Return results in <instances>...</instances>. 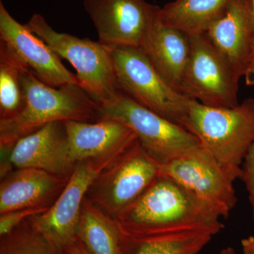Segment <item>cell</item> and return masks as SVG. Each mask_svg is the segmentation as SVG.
Instances as JSON below:
<instances>
[{
	"label": "cell",
	"mask_w": 254,
	"mask_h": 254,
	"mask_svg": "<svg viewBox=\"0 0 254 254\" xmlns=\"http://www.w3.org/2000/svg\"><path fill=\"white\" fill-rule=\"evenodd\" d=\"M225 218L216 207L171 177L160 176L123 210L119 225L129 236H151L182 232L217 235Z\"/></svg>",
	"instance_id": "6da1fadb"
},
{
	"label": "cell",
	"mask_w": 254,
	"mask_h": 254,
	"mask_svg": "<svg viewBox=\"0 0 254 254\" xmlns=\"http://www.w3.org/2000/svg\"><path fill=\"white\" fill-rule=\"evenodd\" d=\"M185 128L232 181L240 178L242 165L254 141V100L234 108H211L190 99Z\"/></svg>",
	"instance_id": "7a4b0ae2"
},
{
	"label": "cell",
	"mask_w": 254,
	"mask_h": 254,
	"mask_svg": "<svg viewBox=\"0 0 254 254\" xmlns=\"http://www.w3.org/2000/svg\"><path fill=\"white\" fill-rule=\"evenodd\" d=\"M25 103L13 118L0 121L1 148L14 145L19 138L56 122H83L99 113V106L78 84L61 88L48 86L29 68L22 73Z\"/></svg>",
	"instance_id": "3957f363"
},
{
	"label": "cell",
	"mask_w": 254,
	"mask_h": 254,
	"mask_svg": "<svg viewBox=\"0 0 254 254\" xmlns=\"http://www.w3.org/2000/svg\"><path fill=\"white\" fill-rule=\"evenodd\" d=\"M26 25L60 58L72 65L80 86L99 108L111 105L123 94L110 47L89 38L56 31L39 14H33Z\"/></svg>",
	"instance_id": "277c9868"
},
{
	"label": "cell",
	"mask_w": 254,
	"mask_h": 254,
	"mask_svg": "<svg viewBox=\"0 0 254 254\" xmlns=\"http://www.w3.org/2000/svg\"><path fill=\"white\" fill-rule=\"evenodd\" d=\"M122 92L147 109L185 128L190 98L169 86L141 48H110Z\"/></svg>",
	"instance_id": "5b68a950"
},
{
	"label": "cell",
	"mask_w": 254,
	"mask_h": 254,
	"mask_svg": "<svg viewBox=\"0 0 254 254\" xmlns=\"http://www.w3.org/2000/svg\"><path fill=\"white\" fill-rule=\"evenodd\" d=\"M99 115L128 127L141 146L160 163L201 147L198 138L186 128L147 109L124 93L113 104L99 108Z\"/></svg>",
	"instance_id": "8992f818"
},
{
	"label": "cell",
	"mask_w": 254,
	"mask_h": 254,
	"mask_svg": "<svg viewBox=\"0 0 254 254\" xmlns=\"http://www.w3.org/2000/svg\"><path fill=\"white\" fill-rule=\"evenodd\" d=\"M190 37L191 51L183 94L211 108L238 105V78L203 33Z\"/></svg>",
	"instance_id": "52a82bcc"
},
{
	"label": "cell",
	"mask_w": 254,
	"mask_h": 254,
	"mask_svg": "<svg viewBox=\"0 0 254 254\" xmlns=\"http://www.w3.org/2000/svg\"><path fill=\"white\" fill-rule=\"evenodd\" d=\"M98 41L110 48H141L160 7L145 0H83Z\"/></svg>",
	"instance_id": "ba28073f"
},
{
	"label": "cell",
	"mask_w": 254,
	"mask_h": 254,
	"mask_svg": "<svg viewBox=\"0 0 254 254\" xmlns=\"http://www.w3.org/2000/svg\"><path fill=\"white\" fill-rule=\"evenodd\" d=\"M160 173L216 207L225 218L237 204L234 182L202 146L160 163Z\"/></svg>",
	"instance_id": "9c48e42d"
},
{
	"label": "cell",
	"mask_w": 254,
	"mask_h": 254,
	"mask_svg": "<svg viewBox=\"0 0 254 254\" xmlns=\"http://www.w3.org/2000/svg\"><path fill=\"white\" fill-rule=\"evenodd\" d=\"M203 34L236 77H245L254 53L252 0H231Z\"/></svg>",
	"instance_id": "30bf717a"
},
{
	"label": "cell",
	"mask_w": 254,
	"mask_h": 254,
	"mask_svg": "<svg viewBox=\"0 0 254 254\" xmlns=\"http://www.w3.org/2000/svg\"><path fill=\"white\" fill-rule=\"evenodd\" d=\"M0 40L11 47L38 79L55 88L78 84L60 58L26 24L18 22L0 1ZM80 86V85H79Z\"/></svg>",
	"instance_id": "8fae6325"
},
{
	"label": "cell",
	"mask_w": 254,
	"mask_h": 254,
	"mask_svg": "<svg viewBox=\"0 0 254 254\" xmlns=\"http://www.w3.org/2000/svg\"><path fill=\"white\" fill-rule=\"evenodd\" d=\"M99 170L91 164L78 165L54 205L32 218L31 226L56 247L64 250L78 240L82 200Z\"/></svg>",
	"instance_id": "7c38bea8"
},
{
	"label": "cell",
	"mask_w": 254,
	"mask_h": 254,
	"mask_svg": "<svg viewBox=\"0 0 254 254\" xmlns=\"http://www.w3.org/2000/svg\"><path fill=\"white\" fill-rule=\"evenodd\" d=\"M141 48L164 81L183 94L191 51L190 35L162 22L157 15Z\"/></svg>",
	"instance_id": "4fadbf2b"
},
{
	"label": "cell",
	"mask_w": 254,
	"mask_h": 254,
	"mask_svg": "<svg viewBox=\"0 0 254 254\" xmlns=\"http://www.w3.org/2000/svg\"><path fill=\"white\" fill-rule=\"evenodd\" d=\"M103 119L94 124L64 122L71 163L110 153L123 154L136 141V135L126 125L113 119Z\"/></svg>",
	"instance_id": "5bb4252c"
},
{
	"label": "cell",
	"mask_w": 254,
	"mask_h": 254,
	"mask_svg": "<svg viewBox=\"0 0 254 254\" xmlns=\"http://www.w3.org/2000/svg\"><path fill=\"white\" fill-rule=\"evenodd\" d=\"M10 160L18 168L64 173L72 163L68 156L64 122L48 124L19 138L13 146Z\"/></svg>",
	"instance_id": "9a60e30c"
},
{
	"label": "cell",
	"mask_w": 254,
	"mask_h": 254,
	"mask_svg": "<svg viewBox=\"0 0 254 254\" xmlns=\"http://www.w3.org/2000/svg\"><path fill=\"white\" fill-rule=\"evenodd\" d=\"M160 174V163L136 140L125 152L124 159L112 179L110 197L113 208L123 211L154 182Z\"/></svg>",
	"instance_id": "2e32d148"
},
{
	"label": "cell",
	"mask_w": 254,
	"mask_h": 254,
	"mask_svg": "<svg viewBox=\"0 0 254 254\" xmlns=\"http://www.w3.org/2000/svg\"><path fill=\"white\" fill-rule=\"evenodd\" d=\"M53 174L36 168H20L1 185V214L27 208L56 186Z\"/></svg>",
	"instance_id": "e0dca14e"
},
{
	"label": "cell",
	"mask_w": 254,
	"mask_h": 254,
	"mask_svg": "<svg viewBox=\"0 0 254 254\" xmlns=\"http://www.w3.org/2000/svg\"><path fill=\"white\" fill-rule=\"evenodd\" d=\"M231 0H175L160 8L162 22L190 36L203 34L220 17Z\"/></svg>",
	"instance_id": "ac0fdd59"
},
{
	"label": "cell",
	"mask_w": 254,
	"mask_h": 254,
	"mask_svg": "<svg viewBox=\"0 0 254 254\" xmlns=\"http://www.w3.org/2000/svg\"><path fill=\"white\" fill-rule=\"evenodd\" d=\"M212 237L203 232L151 236H129L122 233L121 254H198Z\"/></svg>",
	"instance_id": "d6986e66"
},
{
	"label": "cell",
	"mask_w": 254,
	"mask_h": 254,
	"mask_svg": "<svg viewBox=\"0 0 254 254\" xmlns=\"http://www.w3.org/2000/svg\"><path fill=\"white\" fill-rule=\"evenodd\" d=\"M28 66L5 42L0 40L1 120L13 118L24 106L22 73Z\"/></svg>",
	"instance_id": "ffe728a7"
},
{
	"label": "cell",
	"mask_w": 254,
	"mask_h": 254,
	"mask_svg": "<svg viewBox=\"0 0 254 254\" xmlns=\"http://www.w3.org/2000/svg\"><path fill=\"white\" fill-rule=\"evenodd\" d=\"M122 232L119 225L88 209L80 220L78 240L91 254H121Z\"/></svg>",
	"instance_id": "44dd1931"
},
{
	"label": "cell",
	"mask_w": 254,
	"mask_h": 254,
	"mask_svg": "<svg viewBox=\"0 0 254 254\" xmlns=\"http://www.w3.org/2000/svg\"><path fill=\"white\" fill-rule=\"evenodd\" d=\"M0 254H66L33 227L3 237Z\"/></svg>",
	"instance_id": "7402d4cb"
},
{
	"label": "cell",
	"mask_w": 254,
	"mask_h": 254,
	"mask_svg": "<svg viewBox=\"0 0 254 254\" xmlns=\"http://www.w3.org/2000/svg\"><path fill=\"white\" fill-rule=\"evenodd\" d=\"M46 210L47 209L25 208L1 214L0 218V235L1 237L9 235L26 217L32 214H41Z\"/></svg>",
	"instance_id": "603a6c76"
},
{
	"label": "cell",
	"mask_w": 254,
	"mask_h": 254,
	"mask_svg": "<svg viewBox=\"0 0 254 254\" xmlns=\"http://www.w3.org/2000/svg\"><path fill=\"white\" fill-rule=\"evenodd\" d=\"M240 179L245 183L248 191L252 216L254 219V141L251 145L242 163Z\"/></svg>",
	"instance_id": "cb8c5ba5"
},
{
	"label": "cell",
	"mask_w": 254,
	"mask_h": 254,
	"mask_svg": "<svg viewBox=\"0 0 254 254\" xmlns=\"http://www.w3.org/2000/svg\"><path fill=\"white\" fill-rule=\"evenodd\" d=\"M66 254H91L86 250L84 245L77 240L71 245L68 246L64 249Z\"/></svg>",
	"instance_id": "d4e9b609"
},
{
	"label": "cell",
	"mask_w": 254,
	"mask_h": 254,
	"mask_svg": "<svg viewBox=\"0 0 254 254\" xmlns=\"http://www.w3.org/2000/svg\"><path fill=\"white\" fill-rule=\"evenodd\" d=\"M252 9H253L254 19V0H252ZM245 83L247 86H254V53L252 57V63H251L250 68L246 73Z\"/></svg>",
	"instance_id": "484cf974"
},
{
	"label": "cell",
	"mask_w": 254,
	"mask_h": 254,
	"mask_svg": "<svg viewBox=\"0 0 254 254\" xmlns=\"http://www.w3.org/2000/svg\"><path fill=\"white\" fill-rule=\"evenodd\" d=\"M242 247L244 254H254V236L242 240Z\"/></svg>",
	"instance_id": "4316f807"
},
{
	"label": "cell",
	"mask_w": 254,
	"mask_h": 254,
	"mask_svg": "<svg viewBox=\"0 0 254 254\" xmlns=\"http://www.w3.org/2000/svg\"><path fill=\"white\" fill-rule=\"evenodd\" d=\"M220 254H238L235 252V250H234L232 247H227V248L224 249L222 250L221 252H220Z\"/></svg>",
	"instance_id": "83f0119b"
}]
</instances>
